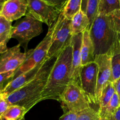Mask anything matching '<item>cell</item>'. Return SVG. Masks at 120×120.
<instances>
[{"mask_svg": "<svg viewBox=\"0 0 120 120\" xmlns=\"http://www.w3.org/2000/svg\"><path fill=\"white\" fill-rule=\"evenodd\" d=\"M1 96H0V97H1Z\"/></svg>", "mask_w": 120, "mask_h": 120, "instance_id": "obj_39", "label": "cell"}, {"mask_svg": "<svg viewBox=\"0 0 120 120\" xmlns=\"http://www.w3.org/2000/svg\"><path fill=\"white\" fill-rule=\"evenodd\" d=\"M88 0H82V8H81V11L84 13H86L87 9V4Z\"/></svg>", "mask_w": 120, "mask_h": 120, "instance_id": "obj_33", "label": "cell"}, {"mask_svg": "<svg viewBox=\"0 0 120 120\" xmlns=\"http://www.w3.org/2000/svg\"><path fill=\"white\" fill-rule=\"evenodd\" d=\"M20 45L12 47L0 55V73L16 71L31 53L32 49L21 52Z\"/></svg>", "mask_w": 120, "mask_h": 120, "instance_id": "obj_10", "label": "cell"}, {"mask_svg": "<svg viewBox=\"0 0 120 120\" xmlns=\"http://www.w3.org/2000/svg\"><path fill=\"white\" fill-rule=\"evenodd\" d=\"M52 29H49L45 37L34 49L22 65L16 70L12 79L19 75L29 71L46 60L52 39Z\"/></svg>", "mask_w": 120, "mask_h": 120, "instance_id": "obj_9", "label": "cell"}, {"mask_svg": "<svg viewBox=\"0 0 120 120\" xmlns=\"http://www.w3.org/2000/svg\"><path fill=\"white\" fill-rule=\"evenodd\" d=\"M27 1L28 9L26 14L46 24L49 29L53 26L62 12L42 0H27Z\"/></svg>", "mask_w": 120, "mask_h": 120, "instance_id": "obj_7", "label": "cell"}, {"mask_svg": "<svg viewBox=\"0 0 120 120\" xmlns=\"http://www.w3.org/2000/svg\"><path fill=\"white\" fill-rule=\"evenodd\" d=\"M46 3L54 6L59 10L63 11L66 4L68 0H42Z\"/></svg>", "mask_w": 120, "mask_h": 120, "instance_id": "obj_28", "label": "cell"}, {"mask_svg": "<svg viewBox=\"0 0 120 120\" xmlns=\"http://www.w3.org/2000/svg\"><path fill=\"white\" fill-rule=\"evenodd\" d=\"M89 33L94 48L95 56L110 53L117 36L111 14H97Z\"/></svg>", "mask_w": 120, "mask_h": 120, "instance_id": "obj_3", "label": "cell"}, {"mask_svg": "<svg viewBox=\"0 0 120 120\" xmlns=\"http://www.w3.org/2000/svg\"><path fill=\"white\" fill-rule=\"evenodd\" d=\"M71 20L64 16L63 11L59 16L52 29L50 48L46 60L56 58L66 47L71 44L73 35L71 30Z\"/></svg>", "mask_w": 120, "mask_h": 120, "instance_id": "obj_4", "label": "cell"}, {"mask_svg": "<svg viewBox=\"0 0 120 120\" xmlns=\"http://www.w3.org/2000/svg\"><path fill=\"white\" fill-rule=\"evenodd\" d=\"M111 15L113 19L115 30L120 35V9L115 11Z\"/></svg>", "mask_w": 120, "mask_h": 120, "instance_id": "obj_27", "label": "cell"}, {"mask_svg": "<svg viewBox=\"0 0 120 120\" xmlns=\"http://www.w3.org/2000/svg\"><path fill=\"white\" fill-rule=\"evenodd\" d=\"M83 33L74 35L71 44L72 45V63H71V79L79 83V73L82 68V44Z\"/></svg>", "mask_w": 120, "mask_h": 120, "instance_id": "obj_14", "label": "cell"}, {"mask_svg": "<svg viewBox=\"0 0 120 120\" xmlns=\"http://www.w3.org/2000/svg\"><path fill=\"white\" fill-rule=\"evenodd\" d=\"M28 112L23 107L17 105H9L5 112L0 117V120H25Z\"/></svg>", "mask_w": 120, "mask_h": 120, "instance_id": "obj_19", "label": "cell"}, {"mask_svg": "<svg viewBox=\"0 0 120 120\" xmlns=\"http://www.w3.org/2000/svg\"><path fill=\"white\" fill-rule=\"evenodd\" d=\"M55 60L56 58L47 60L35 77L22 87L7 96L2 94L9 105H19L29 111L34 105L41 101L42 93Z\"/></svg>", "mask_w": 120, "mask_h": 120, "instance_id": "obj_2", "label": "cell"}, {"mask_svg": "<svg viewBox=\"0 0 120 120\" xmlns=\"http://www.w3.org/2000/svg\"><path fill=\"white\" fill-rule=\"evenodd\" d=\"M42 22L30 15L26 14L24 18L20 19L13 26L11 38L16 39L25 50L29 41L42 32Z\"/></svg>", "mask_w": 120, "mask_h": 120, "instance_id": "obj_5", "label": "cell"}, {"mask_svg": "<svg viewBox=\"0 0 120 120\" xmlns=\"http://www.w3.org/2000/svg\"><path fill=\"white\" fill-rule=\"evenodd\" d=\"M95 61L94 48L89 30L83 34L82 44V65L84 66Z\"/></svg>", "mask_w": 120, "mask_h": 120, "instance_id": "obj_15", "label": "cell"}, {"mask_svg": "<svg viewBox=\"0 0 120 120\" xmlns=\"http://www.w3.org/2000/svg\"><path fill=\"white\" fill-rule=\"evenodd\" d=\"M6 0H0V12L1 11V9H2V5H3L4 3L5 2Z\"/></svg>", "mask_w": 120, "mask_h": 120, "instance_id": "obj_34", "label": "cell"}, {"mask_svg": "<svg viewBox=\"0 0 120 120\" xmlns=\"http://www.w3.org/2000/svg\"><path fill=\"white\" fill-rule=\"evenodd\" d=\"M82 0H68L63 10L64 16L71 20L77 12L81 11Z\"/></svg>", "mask_w": 120, "mask_h": 120, "instance_id": "obj_21", "label": "cell"}, {"mask_svg": "<svg viewBox=\"0 0 120 120\" xmlns=\"http://www.w3.org/2000/svg\"><path fill=\"white\" fill-rule=\"evenodd\" d=\"M9 106V104H8L4 96L2 94L0 97V117L5 112Z\"/></svg>", "mask_w": 120, "mask_h": 120, "instance_id": "obj_29", "label": "cell"}, {"mask_svg": "<svg viewBox=\"0 0 120 120\" xmlns=\"http://www.w3.org/2000/svg\"><path fill=\"white\" fill-rule=\"evenodd\" d=\"M60 103L64 112L78 113L91 107L89 100L78 82L71 80L62 93Z\"/></svg>", "mask_w": 120, "mask_h": 120, "instance_id": "obj_6", "label": "cell"}, {"mask_svg": "<svg viewBox=\"0 0 120 120\" xmlns=\"http://www.w3.org/2000/svg\"><path fill=\"white\" fill-rule=\"evenodd\" d=\"M120 106V98L118 94L116 92L114 93L113 96L111 98L109 105L105 109L104 112L100 114L101 118H104L105 119L110 118L116 110Z\"/></svg>", "mask_w": 120, "mask_h": 120, "instance_id": "obj_24", "label": "cell"}, {"mask_svg": "<svg viewBox=\"0 0 120 120\" xmlns=\"http://www.w3.org/2000/svg\"><path fill=\"white\" fill-rule=\"evenodd\" d=\"M120 9V0H100L98 14L110 15Z\"/></svg>", "mask_w": 120, "mask_h": 120, "instance_id": "obj_22", "label": "cell"}, {"mask_svg": "<svg viewBox=\"0 0 120 120\" xmlns=\"http://www.w3.org/2000/svg\"><path fill=\"white\" fill-rule=\"evenodd\" d=\"M100 120H107L105 119V118H101Z\"/></svg>", "mask_w": 120, "mask_h": 120, "instance_id": "obj_36", "label": "cell"}, {"mask_svg": "<svg viewBox=\"0 0 120 120\" xmlns=\"http://www.w3.org/2000/svg\"><path fill=\"white\" fill-rule=\"evenodd\" d=\"M107 120H120V106L116 110V112L110 117Z\"/></svg>", "mask_w": 120, "mask_h": 120, "instance_id": "obj_32", "label": "cell"}, {"mask_svg": "<svg viewBox=\"0 0 120 120\" xmlns=\"http://www.w3.org/2000/svg\"><path fill=\"white\" fill-rule=\"evenodd\" d=\"M98 77V65L93 62L82 66L79 73V84L90 105H98L96 89Z\"/></svg>", "mask_w": 120, "mask_h": 120, "instance_id": "obj_8", "label": "cell"}, {"mask_svg": "<svg viewBox=\"0 0 120 120\" xmlns=\"http://www.w3.org/2000/svg\"><path fill=\"white\" fill-rule=\"evenodd\" d=\"M0 15H1V12H0Z\"/></svg>", "mask_w": 120, "mask_h": 120, "instance_id": "obj_37", "label": "cell"}, {"mask_svg": "<svg viewBox=\"0 0 120 120\" xmlns=\"http://www.w3.org/2000/svg\"><path fill=\"white\" fill-rule=\"evenodd\" d=\"M100 119L101 117L98 110L89 107L78 112L76 120H100Z\"/></svg>", "mask_w": 120, "mask_h": 120, "instance_id": "obj_25", "label": "cell"}, {"mask_svg": "<svg viewBox=\"0 0 120 120\" xmlns=\"http://www.w3.org/2000/svg\"><path fill=\"white\" fill-rule=\"evenodd\" d=\"M4 87L0 85V96L2 94V90H3V89Z\"/></svg>", "mask_w": 120, "mask_h": 120, "instance_id": "obj_35", "label": "cell"}, {"mask_svg": "<svg viewBox=\"0 0 120 120\" xmlns=\"http://www.w3.org/2000/svg\"><path fill=\"white\" fill-rule=\"evenodd\" d=\"M12 22L0 15V55L7 49V43L11 38Z\"/></svg>", "mask_w": 120, "mask_h": 120, "instance_id": "obj_16", "label": "cell"}, {"mask_svg": "<svg viewBox=\"0 0 120 120\" xmlns=\"http://www.w3.org/2000/svg\"><path fill=\"white\" fill-rule=\"evenodd\" d=\"M115 92H116V90L114 87L112 83L111 82H109L103 88L101 95L100 98L99 104H98L99 105L98 112L100 114V116L101 114L104 112L105 109L109 105Z\"/></svg>", "mask_w": 120, "mask_h": 120, "instance_id": "obj_20", "label": "cell"}, {"mask_svg": "<svg viewBox=\"0 0 120 120\" xmlns=\"http://www.w3.org/2000/svg\"><path fill=\"white\" fill-rule=\"evenodd\" d=\"M73 48L71 44L56 58L41 96V101L54 100L60 101V97L72 80L71 79Z\"/></svg>", "mask_w": 120, "mask_h": 120, "instance_id": "obj_1", "label": "cell"}, {"mask_svg": "<svg viewBox=\"0 0 120 120\" xmlns=\"http://www.w3.org/2000/svg\"><path fill=\"white\" fill-rule=\"evenodd\" d=\"M46 61V60H45L34 69L24 73L21 74L16 78L11 80L4 86L2 90V94L4 96H8L30 82L37 75L41 68Z\"/></svg>", "mask_w": 120, "mask_h": 120, "instance_id": "obj_13", "label": "cell"}, {"mask_svg": "<svg viewBox=\"0 0 120 120\" xmlns=\"http://www.w3.org/2000/svg\"><path fill=\"white\" fill-rule=\"evenodd\" d=\"M27 9V0H6L2 5L1 15L12 22L25 16Z\"/></svg>", "mask_w": 120, "mask_h": 120, "instance_id": "obj_12", "label": "cell"}, {"mask_svg": "<svg viewBox=\"0 0 120 120\" xmlns=\"http://www.w3.org/2000/svg\"><path fill=\"white\" fill-rule=\"evenodd\" d=\"M112 84L116 90V92L118 94L120 98V77L116 81L112 82Z\"/></svg>", "mask_w": 120, "mask_h": 120, "instance_id": "obj_31", "label": "cell"}, {"mask_svg": "<svg viewBox=\"0 0 120 120\" xmlns=\"http://www.w3.org/2000/svg\"><path fill=\"white\" fill-rule=\"evenodd\" d=\"M100 0H88L87 4L86 15L89 21V25L88 30L91 28L95 18L98 14Z\"/></svg>", "mask_w": 120, "mask_h": 120, "instance_id": "obj_23", "label": "cell"}, {"mask_svg": "<svg viewBox=\"0 0 120 120\" xmlns=\"http://www.w3.org/2000/svg\"><path fill=\"white\" fill-rule=\"evenodd\" d=\"M71 30L73 36L88 30L89 21L85 13L80 11L71 20Z\"/></svg>", "mask_w": 120, "mask_h": 120, "instance_id": "obj_18", "label": "cell"}, {"mask_svg": "<svg viewBox=\"0 0 120 120\" xmlns=\"http://www.w3.org/2000/svg\"><path fill=\"white\" fill-rule=\"evenodd\" d=\"M95 62L98 65L96 98L98 105L100 98L104 87L109 82L112 83L111 53H109L105 55L95 56Z\"/></svg>", "mask_w": 120, "mask_h": 120, "instance_id": "obj_11", "label": "cell"}, {"mask_svg": "<svg viewBox=\"0 0 120 120\" xmlns=\"http://www.w3.org/2000/svg\"><path fill=\"white\" fill-rule=\"evenodd\" d=\"M111 55L112 82L120 77V35L117 33L114 44L110 51Z\"/></svg>", "mask_w": 120, "mask_h": 120, "instance_id": "obj_17", "label": "cell"}, {"mask_svg": "<svg viewBox=\"0 0 120 120\" xmlns=\"http://www.w3.org/2000/svg\"></svg>", "mask_w": 120, "mask_h": 120, "instance_id": "obj_38", "label": "cell"}, {"mask_svg": "<svg viewBox=\"0 0 120 120\" xmlns=\"http://www.w3.org/2000/svg\"><path fill=\"white\" fill-rule=\"evenodd\" d=\"M15 71H10L0 73V85L4 86V84L7 83V82L9 83L14 77Z\"/></svg>", "mask_w": 120, "mask_h": 120, "instance_id": "obj_26", "label": "cell"}, {"mask_svg": "<svg viewBox=\"0 0 120 120\" xmlns=\"http://www.w3.org/2000/svg\"><path fill=\"white\" fill-rule=\"evenodd\" d=\"M78 113L66 111L64 112L63 116L59 118V120H77Z\"/></svg>", "mask_w": 120, "mask_h": 120, "instance_id": "obj_30", "label": "cell"}]
</instances>
